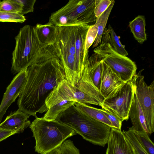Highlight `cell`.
Wrapping results in <instances>:
<instances>
[{"label":"cell","instance_id":"6da1fadb","mask_svg":"<svg viewBox=\"0 0 154 154\" xmlns=\"http://www.w3.org/2000/svg\"><path fill=\"white\" fill-rule=\"evenodd\" d=\"M27 78L17 100L18 109L35 117L48 109L46 100L59 83L65 79L64 69L58 58L33 64L27 69Z\"/></svg>","mask_w":154,"mask_h":154},{"label":"cell","instance_id":"7a4b0ae2","mask_svg":"<svg viewBox=\"0 0 154 154\" xmlns=\"http://www.w3.org/2000/svg\"><path fill=\"white\" fill-rule=\"evenodd\" d=\"M15 40L11 68L14 74L33 64L58 58L54 45L42 42L38 37L35 26H23L20 29Z\"/></svg>","mask_w":154,"mask_h":154},{"label":"cell","instance_id":"3957f363","mask_svg":"<svg viewBox=\"0 0 154 154\" xmlns=\"http://www.w3.org/2000/svg\"><path fill=\"white\" fill-rule=\"evenodd\" d=\"M55 120L94 145L104 147L108 143L111 128L81 112L74 104L60 113Z\"/></svg>","mask_w":154,"mask_h":154},{"label":"cell","instance_id":"277c9868","mask_svg":"<svg viewBox=\"0 0 154 154\" xmlns=\"http://www.w3.org/2000/svg\"><path fill=\"white\" fill-rule=\"evenodd\" d=\"M29 126L35 139V151L47 154L60 147L68 138L77 134L73 129L56 120L36 117Z\"/></svg>","mask_w":154,"mask_h":154},{"label":"cell","instance_id":"5b68a950","mask_svg":"<svg viewBox=\"0 0 154 154\" xmlns=\"http://www.w3.org/2000/svg\"><path fill=\"white\" fill-rule=\"evenodd\" d=\"M94 52L102 57L104 62L122 81L130 80L135 74L137 67L135 63L114 50L111 45L107 29H105L101 42Z\"/></svg>","mask_w":154,"mask_h":154},{"label":"cell","instance_id":"8992f818","mask_svg":"<svg viewBox=\"0 0 154 154\" xmlns=\"http://www.w3.org/2000/svg\"><path fill=\"white\" fill-rule=\"evenodd\" d=\"M54 45L57 57L63 67L65 79L72 84L78 83L84 69L77 57L74 37L69 34L59 35Z\"/></svg>","mask_w":154,"mask_h":154},{"label":"cell","instance_id":"52a82bcc","mask_svg":"<svg viewBox=\"0 0 154 154\" xmlns=\"http://www.w3.org/2000/svg\"><path fill=\"white\" fill-rule=\"evenodd\" d=\"M143 70L136 74L131 81L144 114L149 136L154 131V80L148 85L141 75Z\"/></svg>","mask_w":154,"mask_h":154},{"label":"cell","instance_id":"ba28073f","mask_svg":"<svg viewBox=\"0 0 154 154\" xmlns=\"http://www.w3.org/2000/svg\"><path fill=\"white\" fill-rule=\"evenodd\" d=\"M65 100L102 106L96 99L82 91L77 86H72L66 79L61 82L51 92L45 102L48 109L54 104Z\"/></svg>","mask_w":154,"mask_h":154},{"label":"cell","instance_id":"9c48e42d","mask_svg":"<svg viewBox=\"0 0 154 154\" xmlns=\"http://www.w3.org/2000/svg\"><path fill=\"white\" fill-rule=\"evenodd\" d=\"M133 94L130 81L125 82L113 96L104 99L101 107L114 114L122 122L127 120Z\"/></svg>","mask_w":154,"mask_h":154},{"label":"cell","instance_id":"30bf717a","mask_svg":"<svg viewBox=\"0 0 154 154\" xmlns=\"http://www.w3.org/2000/svg\"><path fill=\"white\" fill-rule=\"evenodd\" d=\"M27 69L17 73L6 88L0 105V123L7 109L23 88L27 79Z\"/></svg>","mask_w":154,"mask_h":154},{"label":"cell","instance_id":"8fae6325","mask_svg":"<svg viewBox=\"0 0 154 154\" xmlns=\"http://www.w3.org/2000/svg\"><path fill=\"white\" fill-rule=\"evenodd\" d=\"M67 5L70 16L80 24L95 22V0H70Z\"/></svg>","mask_w":154,"mask_h":154},{"label":"cell","instance_id":"7c38bea8","mask_svg":"<svg viewBox=\"0 0 154 154\" xmlns=\"http://www.w3.org/2000/svg\"><path fill=\"white\" fill-rule=\"evenodd\" d=\"M105 154H135L131 143L121 130L112 128Z\"/></svg>","mask_w":154,"mask_h":154},{"label":"cell","instance_id":"4fadbf2b","mask_svg":"<svg viewBox=\"0 0 154 154\" xmlns=\"http://www.w3.org/2000/svg\"><path fill=\"white\" fill-rule=\"evenodd\" d=\"M125 83L103 61L100 92L104 99L113 96Z\"/></svg>","mask_w":154,"mask_h":154},{"label":"cell","instance_id":"5bb4252c","mask_svg":"<svg viewBox=\"0 0 154 154\" xmlns=\"http://www.w3.org/2000/svg\"><path fill=\"white\" fill-rule=\"evenodd\" d=\"M30 116L18 109L7 116L5 120L0 123V128L22 133L29 126L31 123L28 118Z\"/></svg>","mask_w":154,"mask_h":154},{"label":"cell","instance_id":"9a60e30c","mask_svg":"<svg viewBox=\"0 0 154 154\" xmlns=\"http://www.w3.org/2000/svg\"><path fill=\"white\" fill-rule=\"evenodd\" d=\"M90 25L82 24L74 26L75 47L79 62L84 69L89 58L88 51L85 46L87 34Z\"/></svg>","mask_w":154,"mask_h":154},{"label":"cell","instance_id":"2e32d148","mask_svg":"<svg viewBox=\"0 0 154 154\" xmlns=\"http://www.w3.org/2000/svg\"><path fill=\"white\" fill-rule=\"evenodd\" d=\"M128 115L133 130L137 132H145L148 135L145 116L134 91Z\"/></svg>","mask_w":154,"mask_h":154},{"label":"cell","instance_id":"e0dca14e","mask_svg":"<svg viewBox=\"0 0 154 154\" xmlns=\"http://www.w3.org/2000/svg\"><path fill=\"white\" fill-rule=\"evenodd\" d=\"M103 62L102 57L94 53L88 58L85 67L92 83L99 91Z\"/></svg>","mask_w":154,"mask_h":154},{"label":"cell","instance_id":"ac0fdd59","mask_svg":"<svg viewBox=\"0 0 154 154\" xmlns=\"http://www.w3.org/2000/svg\"><path fill=\"white\" fill-rule=\"evenodd\" d=\"M35 28L39 40L43 43L54 45L57 35V27L48 22L45 24H37Z\"/></svg>","mask_w":154,"mask_h":154},{"label":"cell","instance_id":"d6986e66","mask_svg":"<svg viewBox=\"0 0 154 154\" xmlns=\"http://www.w3.org/2000/svg\"><path fill=\"white\" fill-rule=\"evenodd\" d=\"M76 86L82 91L96 99L102 105L105 99L92 83L85 67L81 79Z\"/></svg>","mask_w":154,"mask_h":154},{"label":"cell","instance_id":"ffe728a7","mask_svg":"<svg viewBox=\"0 0 154 154\" xmlns=\"http://www.w3.org/2000/svg\"><path fill=\"white\" fill-rule=\"evenodd\" d=\"M145 25V18L143 15H138L129 23V26L134 38L140 44H142L147 39Z\"/></svg>","mask_w":154,"mask_h":154},{"label":"cell","instance_id":"44dd1931","mask_svg":"<svg viewBox=\"0 0 154 154\" xmlns=\"http://www.w3.org/2000/svg\"><path fill=\"white\" fill-rule=\"evenodd\" d=\"M74 105L81 112L89 117L102 122L111 128L113 126L99 109L82 103L75 102Z\"/></svg>","mask_w":154,"mask_h":154},{"label":"cell","instance_id":"7402d4cb","mask_svg":"<svg viewBox=\"0 0 154 154\" xmlns=\"http://www.w3.org/2000/svg\"><path fill=\"white\" fill-rule=\"evenodd\" d=\"M114 3L115 1L112 0L107 9L99 17L96 19L95 24L97 27L98 32L97 37L93 43V48L97 47L101 42L104 31Z\"/></svg>","mask_w":154,"mask_h":154},{"label":"cell","instance_id":"603a6c76","mask_svg":"<svg viewBox=\"0 0 154 154\" xmlns=\"http://www.w3.org/2000/svg\"><path fill=\"white\" fill-rule=\"evenodd\" d=\"M75 102L65 100L59 102L49 107L43 117L48 121L54 120L60 113L74 105Z\"/></svg>","mask_w":154,"mask_h":154},{"label":"cell","instance_id":"cb8c5ba5","mask_svg":"<svg viewBox=\"0 0 154 154\" xmlns=\"http://www.w3.org/2000/svg\"><path fill=\"white\" fill-rule=\"evenodd\" d=\"M107 30L110 35L111 45L114 50L122 55L125 56L128 55V53L125 47L122 44L119 37L110 25H109Z\"/></svg>","mask_w":154,"mask_h":154},{"label":"cell","instance_id":"d4e9b609","mask_svg":"<svg viewBox=\"0 0 154 154\" xmlns=\"http://www.w3.org/2000/svg\"><path fill=\"white\" fill-rule=\"evenodd\" d=\"M134 132L139 143L148 154H154V144L149 135L145 132Z\"/></svg>","mask_w":154,"mask_h":154},{"label":"cell","instance_id":"484cf974","mask_svg":"<svg viewBox=\"0 0 154 154\" xmlns=\"http://www.w3.org/2000/svg\"><path fill=\"white\" fill-rule=\"evenodd\" d=\"M22 5L18 0H4L0 2V11L21 13Z\"/></svg>","mask_w":154,"mask_h":154},{"label":"cell","instance_id":"4316f807","mask_svg":"<svg viewBox=\"0 0 154 154\" xmlns=\"http://www.w3.org/2000/svg\"><path fill=\"white\" fill-rule=\"evenodd\" d=\"M122 132L132 145L135 154H148L139 143L131 127L128 131Z\"/></svg>","mask_w":154,"mask_h":154},{"label":"cell","instance_id":"83f0119b","mask_svg":"<svg viewBox=\"0 0 154 154\" xmlns=\"http://www.w3.org/2000/svg\"><path fill=\"white\" fill-rule=\"evenodd\" d=\"M26 18L18 13L0 11V22H11L22 23Z\"/></svg>","mask_w":154,"mask_h":154},{"label":"cell","instance_id":"f1b7e54d","mask_svg":"<svg viewBox=\"0 0 154 154\" xmlns=\"http://www.w3.org/2000/svg\"><path fill=\"white\" fill-rule=\"evenodd\" d=\"M60 148L61 154H80L79 149L70 140H65Z\"/></svg>","mask_w":154,"mask_h":154},{"label":"cell","instance_id":"f546056e","mask_svg":"<svg viewBox=\"0 0 154 154\" xmlns=\"http://www.w3.org/2000/svg\"><path fill=\"white\" fill-rule=\"evenodd\" d=\"M112 0H95L94 13L96 18L99 17L108 8Z\"/></svg>","mask_w":154,"mask_h":154},{"label":"cell","instance_id":"4dcf8cb0","mask_svg":"<svg viewBox=\"0 0 154 154\" xmlns=\"http://www.w3.org/2000/svg\"><path fill=\"white\" fill-rule=\"evenodd\" d=\"M98 28L95 24L91 25L88 31L86 38L85 46L86 50L88 51L90 46L94 42L97 37Z\"/></svg>","mask_w":154,"mask_h":154},{"label":"cell","instance_id":"1f68e13d","mask_svg":"<svg viewBox=\"0 0 154 154\" xmlns=\"http://www.w3.org/2000/svg\"><path fill=\"white\" fill-rule=\"evenodd\" d=\"M110 122L114 128L121 130L122 122L114 114L107 109L102 108L99 109Z\"/></svg>","mask_w":154,"mask_h":154},{"label":"cell","instance_id":"d6a6232c","mask_svg":"<svg viewBox=\"0 0 154 154\" xmlns=\"http://www.w3.org/2000/svg\"><path fill=\"white\" fill-rule=\"evenodd\" d=\"M22 5V9L20 14L24 15L29 13L33 12L36 0H18Z\"/></svg>","mask_w":154,"mask_h":154},{"label":"cell","instance_id":"836d02e7","mask_svg":"<svg viewBox=\"0 0 154 154\" xmlns=\"http://www.w3.org/2000/svg\"><path fill=\"white\" fill-rule=\"evenodd\" d=\"M16 134L17 132L15 131L0 128V142Z\"/></svg>","mask_w":154,"mask_h":154},{"label":"cell","instance_id":"e575fe53","mask_svg":"<svg viewBox=\"0 0 154 154\" xmlns=\"http://www.w3.org/2000/svg\"><path fill=\"white\" fill-rule=\"evenodd\" d=\"M60 147V146L53 149L47 154H61Z\"/></svg>","mask_w":154,"mask_h":154}]
</instances>
